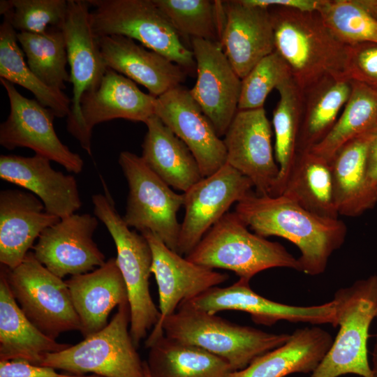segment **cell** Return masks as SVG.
<instances>
[{
    "label": "cell",
    "instance_id": "cell-1",
    "mask_svg": "<svg viewBox=\"0 0 377 377\" xmlns=\"http://www.w3.org/2000/svg\"><path fill=\"white\" fill-rule=\"evenodd\" d=\"M235 212L254 233L276 236L299 249L301 272L318 275L329 258L343 244L347 227L338 219L313 214L283 195H260L251 191L236 203Z\"/></svg>",
    "mask_w": 377,
    "mask_h": 377
},
{
    "label": "cell",
    "instance_id": "cell-2",
    "mask_svg": "<svg viewBox=\"0 0 377 377\" xmlns=\"http://www.w3.org/2000/svg\"><path fill=\"white\" fill-rule=\"evenodd\" d=\"M269 10L275 50L302 90L325 77L344 76L348 46L335 37L318 12Z\"/></svg>",
    "mask_w": 377,
    "mask_h": 377
},
{
    "label": "cell",
    "instance_id": "cell-3",
    "mask_svg": "<svg viewBox=\"0 0 377 377\" xmlns=\"http://www.w3.org/2000/svg\"><path fill=\"white\" fill-rule=\"evenodd\" d=\"M164 335L198 346L239 371L259 356L283 345L290 334L268 333L239 325L182 302L162 324Z\"/></svg>",
    "mask_w": 377,
    "mask_h": 377
},
{
    "label": "cell",
    "instance_id": "cell-4",
    "mask_svg": "<svg viewBox=\"0 0 377 377\" xmlns=\"http://www.w3.org/2000/svg\"><path fill=\"white\" fill-rule=\"evenodd\" d=\"M234 212H227L186 256L198 265L232 271L250 281L270 268L286 267L301 272L297 258L280 243L251 232Z\"/></svg>",
    "mask_w": 377,
    "mask_h": 377
},
{
    "label": "cell",
    "instance_id": "cell-5",
    "mask_svg": "<svg viewBox=\"0 0 377 377\" xmlns=\"http://www.w3.org/2000/svg\"><path fill=\"white\" fill-rule=\"evenodd\" d=\"M105 190L106 193L91 197L94 213L105 226L116 246L115 258L126 287L130 306V334L138 347L161 316L149 292L152 253L146 238L130 229Z\"/></svg>",
    "mask_w": 377,
    "mask_h": 377
},
{
    "label": "cell",
    "instance_id": "cell-6",
    "mask_svg": "<svg viewBox=\"0 0 377 377\" xmlns=\"http://www.w3.org/2000/svg\"><path fill=\"white\" fill-rule=\"evenodd\" d=\"M338 334L310 377L355 374L372 377L367 355L371 323L377 314V274L340 288L334 294Z\"/></svg>",
    "mask_w": 377,
    "mask_h": 377
},
{
    "label": "cell",
    "instance_id": "cell-7",
    "mask_svg": "<svg viewBox=\"0 0 377 377\" xmlns=\"http://www.w3.org/2000/svg\"><path fill=\"white\" fill-rule=\"evenodd\" d=\"M130 320L126 301L118 306L103 329L61 351L45 354L40 365L75 375L145 377V362L141 361L131 337Z\"/></svg>",
    "mask_w": 377,
    "mask_h": 377
},
{
    "label": "cell",
    "instance_id": "cell-8",
    "mask_svg": "<svg viewBox=\"0 0 377 377\" xmlns=\"http://www.w3.org/2000/svg\"><path fill=\"white\" fill-rule=\"evenodd\" d=\"M94 8L91 26L98 37L121 35L140 42L186 70L196 68L191 50L154 0H88Z\"/></svg>",
    "mask_w": 377,
    "mask_h": 377
},
{
    "label": "cell",
    "instance_id": "cell-9",
    "mask_svg": "<svg viewBox=\"0 0 377 377\" xmlns=\"http://www.w3.org/2000/svg\"><path fill=\"white\" fill-rule=\"evenodd\" d=\"M1 267L19 306L43 334L56 340L61 333L80 331L66 281L42 265L33 252L14 269Z\"/></svg>",
    "mask_w": 377,
    "mask_h": 377
},
{
    "label": "cell",
    "instance_id": "cell-10",
    "mask_svg": "<svg viewBox=\"0 0 377 377\" xmlns=\"http://www.w3.org/2000/svg\"><path fill=\"white\" fill-rule=\"evenodd\" d=\"M118 162L128 185L126 212L122 216L124 222L140 233H154L177 253L181 230L177 212L184 205V193L173 191L141 156L124 151L119 154Z\"/></svg>",
    "mask_w": 377,
    "mask_h": 377
},
{
    "label": "cell",
    "instance_id": "cell-11",
    "mask_svg": "<svg viewBox=\"0 0 377 377\" xmlns=\"http://www.w3.org/2000/svg\"><path fill=\"white\" fill-rule=\"evenodd\" d=\"M90 6L88 1L68 0L67 14L61 27L73 94L67 129L89 155L91 154V136L84 126L80 100L84 93L98 86L108 69L98 37L91 26Z\"/></svg>",
    "mask_w": 377,
    "mask_h": 377
},
{
    "label": "cell",
    "instance_id": "cell-12",
    "mask_svg": "<svg viewBox=\"0 0 377 377\" xmlns=\"http://www.w3.org/2000/svg\"><path fill=\"white\" fill-rule=\"evenodd\" d=\"M0 81L10 105L9 114L0 125V145L8 150L31 149L36 154L60 164L68 172H81L84 161L57 136L53 112L36 99L22 95L10 82L1 78Z\"/></svg>",
    "mask_w": 377,
    "mask_h": 377
},
{
    "label": "cell",
    "instance_id": "cell-13",
    "mask_svg": "<svg viewBox=\"0 0 377 377\" xmlns=\"http://www.w3.org/2000/svg\"><path fill=\"white\" fill-rule=\"evenodd\" d=\"M252 188L248 177L226 163L183 193L185 214L177 253L187 256L231 205L253 191Z\"/></svg>",
    "mask_w": 377,
    "mask_h": 377
},
{
    "label": "cell",
    "instance_id": "cell-14",
    "mask_svg": "<svg viewBox=\"0 0 377 377\" xmlns=\"http://www.w3.org/2000/svg\"><path fill=\"white\" fill-rule=\"evenodd\" d=\"M223 141L226 163L251 181L256 194L273 196L279 169L264 107L237 110Z\"/></svg>",
    "mask_w": 377,
    "mask_h": 377
},
{
    "label": "cell",
    "instance_id": "cell-15",
    "mask_svg": "<svg viewBox=\"0 0 377 377\" xmlns=\"http://www.w3.org/2000/svg\"><path fill=\"white\" fill-rule=\"evenodd\" d=\"M141 234L147 240L152 253L151 271L158 286L160 319L146 340L149 348L163 335L162 324L183 302L191 300L208 289L228 279L227 274L218 272L194 263L169 249L154 233Z\"/></svg>",
    "mask_w": 377,
    "mask_h": 377
},
{
    "label": "cell",
    "instance_id": "cell-16",
    "mask_svg": "<svg viewBox=\"0 0 377 377\" xmlns=\"http://www.w3.org/2000/svg\"><path fill=\"white\" fill-rule=\"evenodd\" d=\"M191 43L197 79L189 91L221 137L238 110L242 80L219 42L193 38Z\"/></svg>",
    "mask_w": 377,
    "mask_h": 377
},
{
    "label": "cell",
    "instance_id": "cell-17",
    "mask_svg": "<svg viewBox=\"0 0 377 377\" xmlns=\"http://www.w3.org/2000/svg\"><path fill=\"white\" fill-rule=\"evenodd\" d=\"M98 225L89 214H73L47 228L33 246L36 258L48 270L63 279L93 271L106 262L94 241Z\"/></svg>",
    "mask_w": 377,
    "mask_h": 377
},
{
    "label": "cell",
    "instance_id": "cell-18",
    "mask_svg": "<svg viewBox=\"0 0 377 377\" xmlns=\"http://www.w3.org/2000/svg\"><path fill=\"white\" fill-rule=\"evenodd\" d=\"M154 114L188 147L202 177L214 173L226 163L223 140L189 90L179 85L156 97Z\"/></svg>",
    "mask_w": 377,
    "mask_h": 377
},
{
    "label": "cell",
    "instance_id": "cell-19",
    "mask_svg": "<svg viewBox=\"0 0 377 377\" xmlns=\"http://www.w3.org/2000/svg\"><path fill=\"white\" fill-rule=\"evenodd\" d=\"M250 281L241 279L228 287H212L191 300L192 306L212 314L224 310L248 313L257 324L272 325L279 320L310 324H332L336 327L333 300L310 306H291L268 300L256 292Z\"/></svg>",
    "mask_w": 377,
    "mask_h": 377
},
{
    "label": "cell",
    "instance_id": "cell-20",
    "mask_svg": "<svg viewBox=\"0 0 377 377\" xmlns=\"http://www.w3.org/2000/svg\"><path fill=\"white\" fill-rule=\"evenodd\" d=\"M225 20L220 44L242 80L263 58L275 51L269 9L243 0L222 1Z\"/></svg>",
    "mask_w": 377,
    "mask_h": 377
},
{
    "label": "cell",
    "instance_id": "cell-21",
    "mask_svg": "<svg viewBox=\"0 0 377 377\" xmlns=\"http://www.w3.org/2000/svg\"><path fill=\"white\" fill-rule=\"evenodd\" d=\"M47 158L36 154L24 157L0 156V178L36 195L46 211L62 219L73 214L82 205L76 179L53 169Z\"/></svg>",
    "mask_w": 377,
    "mask_h": 377
},
{
    "label": "cell",
    "instance_id": "cell-22",
    "mask_svg": "<svg viewBox=\"0 0 377 377\" xmlns=\"http://www.w3.org/2000/svg\"><path fill=\"white\" fill-rule=\"evenodd\" d=\"M49 214L31 192L6 189L0 192V263L9 269L24 259L36 239L59 221Z\"/></svg>",
    "mask_w": 377,
    "mask_h": 377
},
{
    "label": "cell",
    "instance_id": "cell-23",
    "mask_svg": "<svg viewBox=\"0 0 377 377\" xmlns=\"http://www.w3.org/2000/svg\"><path fill=\"white\" fill-rule=\"evenodd\" d=\"M104 62L108 68L145 87L158 97L181 85L186 70L164 56L121 35L98 37Z\"/></svg>",
    "mask_w": 377,
    "mask_h": 377
},
{
    "label": "cell",
    "instance_id": "cell-24",
    "mask_svg": "<svg viewBox=\"0 0 377 377\" xmlns=\"http://www.w3.org/2000/svg\"><path fill=\"white\" fill-rule=\"evenodd\" d=\"M65 281L80 319V332L84 338L103 329L112 310L128 301L114 258L91 272L72 276Z\"/></svg>",
    "mask_w": 377,
    "mask_h": 377
},
{
    "label": "cell",
    "instance_id": "cell-25",
    "mask_svg": "<svg viewBox=\"0 0 377 377\" xmlns=\"http://www.w3.org/2000/svg\"><path fill=\"white\" fill-rule=\"evenodd\" d=\"M156 100L135 82L108 68L98 86L83 94L80 105L86 131L92 136L96 124L114 119L145 123L154 114Z\"/></svg>",
    "mask_w": 377,
    "mask_h": 377
},
{
    "label": "cell",
    "instance_id": "cell-26",
    "mask_svg": "<svg viewBox=\"0 0 377 377\" xmlns=\"http://www.w3.org/2000/svg\"><path fill=\"white\" fill-rule=\"evenodd\" d=\"M327 331L318 327L296 330L283 345L259 356L231 377H284L313 373L333 343Z\"/></svg>",
    "mask_w": 377,
    "mask_h": 377
},
{
    "label": "cell",
    "instance_id": "cell-27",
    "mask_svg": "<svg viewBox=\"0 0 377 377\" xmlns=\"http://www.w3.org/2000/svg\"><path fill=\"white\" fill-rule=\"evenodd\" d=\"M371 129L343 145L330 161L339 215L355 217L377 203L367 179V154Z\"/></svg>",
    "mask_w": 377,
    "mask_h": 377
},
{
    "label": "cell",
    "instance_id": "cell-28",
    "mask_svg": "<svg viewBox=\"0 0 377 377\" xmlns=\"http://www.w3.org/2000/svg\"><path fill=\"white\" fill-rule=\"evenodd\" d=\"M145 124L142 159L168 185L186 192L202 178L193 154L155 114Z\"/></svg>",
    "mask_w": 377,
    "mask_h": 377
},
{
    "label": "cell",
    "instance_id": "cell-29",
    "mask_svg": "<svg viewBox=\"0 0 377 377\" xmlns=\"http://www.w3.org/2000/svg\"><path fill=\"white\" fill-rule=\"evenodd\" d=\"M71 345L59 343L38 329L25 316L0 271V360H22L40 365L45 354Z\"/></svg>",
    "mask_w": 377,
    "mask_h": 377
},
{
    "label": "cell",
    "instance_id": "cell-30",
    "mask_svg": "<svg viewBox=\"0 0 377 377\" xmlns=\"http://www.w3.org/2000/svg\"><path fill=\"white\" fill-rule=\"evenodd\" d=\"M351 90V80L344 76L325 77L302 90L297 154L311 150L328 134Z\"/></svg>",
    "mask_w": 377,
    "mask_h": 377
},
{
    "label": "cell",
    "instance_id": "cell-31",
    "mask_svg": "<svg viewBox=\"0 0 377 377\" xmlns=\"http://www.w3.org/2000/svg\"><path fill=\"white\" fill-rule=\"evenodd\" d=\"M149 349L146 363L151 377H231L235 371L219 356L164 334Z\"/></svg>",
    "mask_w": 377,
    "mask_h": 377
},
{
    "label": "cell",
    "instance_id": "cell-32",
    "mask_svg": "<svg viewBox=\"0 0 377 377\" xmlns=\"http://www.w3.org/2000/svg\"><path fill=\"white\" fill-rule=\"evenodd\" d=\"M281 195L318 216L339 218L330 162L311 150L297 154Z\"/></svg>",
    "mask_w": 377,
    "mask_h": 377
},
{
    "label": "cell",
    "instance_id": "cell-33",
    "mask_svg": "<svg viewBox=\"0 0 377 377\" xmlns=\"http://www.w3.org/2000/svg\"><path fill=\"white\" fill-rule=\"evenodd\" d=\"M17 32L3 17L0 25V78L18 84L29 91L42 105L50 109L55 117H68L72 99L63 92L44 84L25 62L20 47Z\"/></svg>",
    "mask_w": 377,
    "mask_h": 377
},
{
    "label": "cell",
    "instance_id": "cell-34",
    "mask_svg": "<svg viewBox=\"0 0 377 377\" xmlns=\"http://www.w3.org/2000/svg\"><path fill=\"white\" fill-rule=\"evenodd\" d=\"M276 90L279 99L273 111L272 123L274 157L279 172L273 196L282 194L297 156L302 106V90L293 77L281 84Z\"/></svg>",
    "mask_w": 377,
    "mask_h": 377
},
{
    "label": "cell",
    "instance_id": "cell-35",
    "mask_svg": "<svg viewBox=\"0 0 377 377\" xmlns=\"http://www.w3.org/2000/svg\"><path fill=\"white\" fill-rule=\"evenodd\" d=\"M349 98L328 134L311 150L330 162L346 142L377 124V89L352 81Z\"/></svg>",
    "mask_w": 377,
    "mask_h": 377
},
{
    "label": "cell",
    "instance_id": "cell-36",
    "mask_svg": "<svg viewBox=\"0 0 377 377\" xmlns=\"http://www.w3.org/2000/svg\"><path fill=\"white\" fill-rule=\"evenodd\" d=\"M17 40L32 72L46 85L63 91L71 82L67 71L68 56L61 28H50L44 34L18 32Z\"/></svg>",
    "mask_w": 377,
    "mask_h": 377
},
{
    "label": "cell",
    "instance_id": "cell-37",
    "mask_svg": "<svg viewBox=\"0 0 377 377\" xmlns=\"http://www.w3.org/2000/svg\"><path fill=\"white\" fill-rule=\"evenodd\" d=\"M180 37L219 42L225 15L222 1L154 0Z\"/></svg>",
    "mask_w": 377,
    "mask_h": 377
},
{
    "label": "cell",
    "instance_id": "cell-38",
    "mask_svg": "<svg viewBox=\"0 0 377 377\" xmlns=\"http://www.w3.org/2000/svg\"><path fill=\"white\" fill-rule=\"evenodd\" d=\"M318 13L344 45L377 43V19L359 0H323Z\"/></svg>",
    "mask_w": 377,
    "mask_h": 377
},
{
    "label": "cell",
    "instance_id": "cell-39",
    "mask_svg": "<svg viewBox=\"0 0 377 377\" xmlns=\"http://www.w3.org/2000/svg\"><path fill=\"white\" fill-rule=\"evenodd\" d=\"M290 78L287 64L275 50L260 61L242 80L238 110L263 108L269 94Z\"/></svg>",
    "mask_w": 377,
    "mask_h": 377
},
{
    "label": "cell",
    "instance_id": "cell-40",
    "mask_svg": "<svg viewBox=\"0 0 377 377\" xmlns=\"http://www.w3.org/2000/svg\"><path fill=\"white\" fill-rule=\"evenodd\" d=\"M13 10L3 15L19 32L44 34L61 28L65 21L68 1L10 0Z\"/></svg>",
    "mask_w": 377,
    "mask_h": 377
},
{
    "label": "cell",
    "instance_id": "cell-41",
    "mask_svg": "<svg viewBox=\"0 0 377 377\" xmlns=\"http://www.w3.org/2000/svg\"><path fill=\"white\" fill-rule=\"evenodd\" d=\"M344 76L377 89V43L348 46Z\"/></svg>",
    "mask_w": 377,
    "mask_h": 377
},
{
    "label": "cell",
    "instance_id": "cell-42",
    "mask_svg": "<svg viewBox=\"0 0 377 377\" xmlns=\"http://www.w3.org/2000/svg\"><path fill=\"white\" fill-rule=\"evenodd\" d=\"M60 374L55 369L31 364L22 360H0V377H79Z\"/></svg>",
    "mask_w": 377,
    "mask_h": 377
},
{
    "label": "cell",
    "instance_id": "cell-43",
    "mask_svg": "<svg viewBox=\"0 0 377 377\" xmlns=\"http://www.w3.org/2000/svg\"><path fill=\"white\" fill-rule=\"evenodd\" d=\"M246 4L266 8H283L303 12H318L323 0H243Z\"/></svg>",
    "mask_w": 377,
    "mask_h": 377
},
{
    "label": "cell",
    "instance_id": "cell-44",
    "mask_svg": "<svg viewBox=\"0 0 377 377\" xmlns=\"http://www.w3.org/2000/svg\"><path fill=\"white\" fill-rule=\"evenodd\" d=\"M367 179L371 191L377 201V124L371 129L367 154Z\"/></svg>",
    "mask_w": 377,
    "mask_h": 377
},
{
    "label": "cell",
    "instance_id": "cell-45",
    "mask_svg": "<svg viewBox=\"0 0 377 377\" xmlns=\"http://www.w3.org/2000/svg\"><path fill=\"white\" fill-rule=\"evenodd\" d=\"M360 3L377 19V0H359Z\"/></svg>",
    "mask_w": 377,
    "mask_h": 377
},
{
    "label": "cell",
    "instance_id": "cell-46",
    "mask_svg": "<svg viewBox=\"0 0 377 377\" xmlns=\"http://www.w3.org/2000/svg\"><path fill=\"white\" fill-rule=\"evenodd\" d=\"M376 318L377 319V314L376 316ZM371 371H372V377H377V335H376V340L374 345V348L373 349L372 353H371Z\"/></svg>",
    "mask_w": 377,
    "mask_h": 377
},
{
    "label": "cell",
    "instance_id": "cell-47",
    "mask_svg": "<svg viewBox=\"0 0 377 377\" xmlns=\"http://www.w3.org/2000/svg\"><path fill=\"white\" fill-rule=\"evenodd\" d=\"M13 10V5L10 0H1L0 1V13L5 15L6 13Z\"/></svg>",
    "mask_w": 377,
    "mask_h": 377
},
{
    "label": "cell",
    "instance_id": "cell-48",
    "mask_svg": "<svg viewBox=\"0 0 377 377\" xmlns=\"http://www.w3.org/2000/svg\"><path fill=\"white\" fill-rule=\"evenodd\" d=\"M145 377H151L146 362H145Z\"/></svg>",
    "mask_w": 377,
    "mask_h": 377
},
{
    "label": "cell",
    "instance_id": "cell-49",
    "mask_svg": "<svg viewBox=\"0 0 377 377\" xmlns=\"http://www.w3.org/2000/svg\"><path fill=\"white\" fill-rule=\"evenodd\" d=\"M79 377H102V376H96V375H87V376H85V375H81Z\"/></svg>",
    "mask_w": 377,
    "mask_h": 377
}]
</instances>
